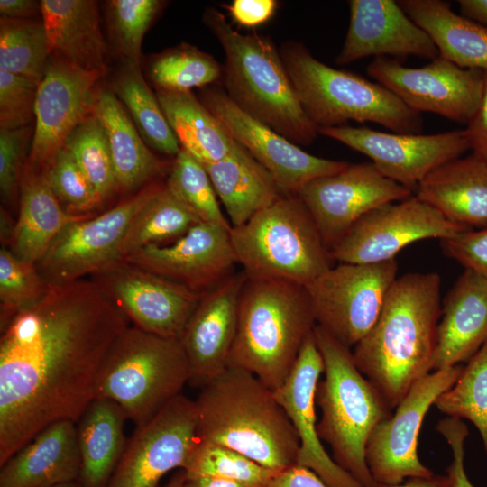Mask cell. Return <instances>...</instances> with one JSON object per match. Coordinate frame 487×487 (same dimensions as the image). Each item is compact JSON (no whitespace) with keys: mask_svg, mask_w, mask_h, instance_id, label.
<instances>
[{"mask_svg":"<svg viewBox=\"0 0 487 487\" xmlns=\"http://www.w3.org/2000/svg\"><path fill=\"white\" fill-rule=\"evenodd\" d=\"M127 317L91 281L50 286L0 338V465L50 425L78 422Z\"/></svg>","mask_w":487,"mask_h":487,"instance_id":"obj_1","label":"cell"},{"mask_svg":"<svg viewBox=\"0 0 487 487\" xmlns=\"http://www.w3.org/2000/svg\"><path fill=\"white\" fill-rule=\"evenodd\" d=\"M441 310L437 272L397 277L375 324L353 347L358 370L391 410L433 371Z\"/></svg>","mask_w":487,"mask_h":487,"instance_id":"obj_2","label":"cell"},{"mask_svg":"<svg viewBox=\"0 0 487 487\" xmlns=\"http://www.w3.org/2000/svg\"><path fill=\"white\" fill-rule=\"evenodd\" d=\"M199 443L222 446L281 471L297 464L299 440L274 392L254 374L227 366L195 400Z\"/></svg>","mask_w":487,"mask_h":487,"instance_id":"obj_3","label":"cell"},{"mask_svg":"<svg viewBox=\"0 0 487 487\" xmlns=\"http://www.w3.org/2000/svg\"><path fill=\"white\" fill-rule=\"evenodd\" d=\"M203 21L224 50V86L231 101L291 142L312 143L318 129L305 113L273 41L240 33L216 9H207Z\"/></svg>","mask_w":487,"mask_h":487,"instance_id":"obj_4","label":"cell"},{"mask_svg":"<svg viewBox=\"0 0 487 487\" xmlns=\"http://www.w3.org/2000/svg\"><path fill=\"white\" fill-rule=\"evenodd\" d=\"M316 325L305 286L247 276L228 366L252 372L274 391L289 376Z\"/></svg>","mask_w":487,"mask_h":487,"instance_id":"obj_5","label":"cell"},{"mask_svg":"<svg viewBox=\"0 0 487 487\" xmlns=\"http://www.w3.org/2000/svg\"><path fill=\"white\" fill-rule=\"evenodd\" d=\"M314 336L324 363V378L316 391L321 410L318 436L330 446L335 462L363 487H379L366 463V445L392 410L358 370L350 347L317 325Z\"/></svg>","mask_w":487,"mask_h":487,"instance_id":"obj_6","label":"cell"},{"mask_svg":"<svg viewBox=\"0 0 487 487\" xmlns=\"http://www.w3.org/2000/svg\"><path fill=\"white\" fill-rule=\"evenodd\" d=\"M280 53L294 91L317 129L351 120L376 123L393 133H421V115L381 84L327 66L299 42L283 44Z\"/></svg>","mask_w":487,"mask_h":487,"instance_id":"obj_7","label":"cell"},{"mask_svg":"<svg viewBox=\"0 0 487 487\" xmlns=\"http://www.w3.org/2000/svg\"><path fill=\"white\" fill-rule=\"evenodd\" d=\"M238 264L249 278L308 284L333 259L310 213L296 195H282L230 230Z\"/></svg>","mask_w":487,"mask_h":487,"instance_id":"obj_8","label":"cell"},{"mask_svg":"<svg viewBox=\"0 0 487 487\" xmlns=\"http://www.w3.org/2000/svg\"><path fill=\"white\" fill-rule=\"evenodd\" d=\"M189 379L180 339L128 326L101 366L94 399L117 403L141 427L179 395Z\"/></svg>","mask_w":487,"mask_h":487,"instance_id":"obj_9","label":"cell"},{"mask_svg":"<svg viewBox=\"0 0 487 487\" xmlns=\"http://www.w3.org/2000/svg\"><path fill=\"white\" fill-rule=\"evenodd\" d=\"M397 271L396 259L332 266L305 285L316 324L352 349L375 324Z\"/></svg>","mask_w":487,"mask_h":487,"instance_id":"obj_10","label":"cell"},{"mask_svg":"<svg viewBox=\"0 0 487 487\" xmlns=\"http://www.w3.org/2000/svg\"><path fill=\"white\" fill-rule=\"evenodd\" d=\"M158 185L153 181L103 214L66 225L35 264L47 283L74 282L121 261L129 225Z\"/></svg>","mask_w":487,"mask_h":487,"instance_id":"obj_11","label":"cell"},{"mask_svg":"<svg viewBox=\"0 0 487 487\" xmlns=\"http://www.w3.org/2000/svg\"><path fill=\"white\" fill-rule=\"evenodd\" d=\"M464 365L436 370L418 381L394 409L395 412L372 430L365 459L378 485H395L409 478L434 473L418 457V436L436 400L458 379Z\"/></svg>","mask_w":487,"mask_h":487,"instance_id":"obj_12","label":"cell"},{"mask_svg":"<svg viewBox=\"0 0 487 487\" xmlns=\"http://www.w3.org/2000/svg\"><path fill=\"white\" fill-rule=\"evenodd\" d=\"M366 72L414 111L434 113L466 125L477 113L484 91L485 70L460 68L439 55L420 68L379 57Z\"/></svg>","mask_w":487,"mask_h":487,"instance_id":"obj_13","label":"cell"},{"mask_svg":"<svg viewBox=\"0 0 487 487\" xmlns=\"http://www.w3.org/2000/svg\"><path fill=\"white\" fill-rule=\"evenodd\" d=\"M472 228L454 223L416 195L382 205L359 218L331 249L333 261L375 263L395 259L407 245L454 237Z\"/></svg>","mask_w":487,"mask_h":487,"instance_id":"obj_14","label":"cell"},{"mask_svg":"<svg viewBox=\"0 0 487 487\" xmlns=\"http://www.w3.org/2000/svg\"><path fill=\"white\" fill-rule=\"evenodd\" d=\"M296 196L303 202L331 249L368 212L413 196L412 190L385 177L371 162L348 164L332 175L303 185Z\"/></svg>","mask_w":487,"mask_h":487,"instance_id":"obj_15","label":"cell"},{"mask_svg":"<svg viewBox=\"0 0 487 487\" xmlns=\"http://www.w3.org/2000/svg\"><path fill=\"white\" fill-rule=\"evenodd\" d=\"M104 74L51 55L37 90L34 127L24 167L45 171L71 132L94 115Z\"/></svg>","mask_w":487,"mask_h":487,"instance_id":"obj_16","label":"cell"},{"mask_svg":"<svg viewBox=\"0 0 487 487\" xmlns=\"http://www.w3.org/2000/svg\"><path fill=\"white\" fill-rule=\"evenodd\" d=\"M90 280L135 326L169 338L180 339L201 295L126 261L101 270Z\"/></svg>","mask_w":487,"mask_h":487,"instance_id":"obj_17","label":"cell"},{"mask_svg":"<svg viewBox=\"0 0 487 487\" xmlns=\"http://www.w3.org/2000/svg\"><path fill=\"white\" fill-rule=\"evenodd\" d=\"M195 400L182 393L137 427L107 487H158L175 468L182 469L198 444Z\"/></svg>","mask_w":487,"mask_h":487,"instance_id":"obj_18","label":"cell"},{"mask_svg":"<svg viewBox=\"0 0 487 487\" xmlns=\"http://www.w3.org/2000/svg\"><path fill=\"white\" fill-rule=\"evenodd\" d=\"M200 101L229 134L271 175L282 195H296L306 183L345 169V161L329 160L303 151L269 126L239 109L225 90L204 89Z\"/></svg>","mask_w":487,"mask_h":487,"instance_id":"obj_19","label":"cell"},{"mask_svg":"<svg viewBox=\"0 0 487 487\" xmlns=\"http://www.w3.org/2000/svg\"><path fill=\"white\" fill-rule=\"evenodd\" d=\"M318 133L368 156L381 174L412 191L430 171L470 150L464 129L421 134L344 124Z\"/></svg>","mask_w":487,"mask_h":487,"instance_id":"obj_20","label":"cell"},{"mask_svg":"<svg viewBox=\"0 0 487 487\" xmlns=\"http://www.w3.org/2000/svg\"><path fill=\"white\" fill-rule=\"evenodd\" d=\"M230 230L200 222L171 244L143 247L122 261L201 294L235 271L238 262Z\"/></svg>","mask_w":487,"mask_h":487,"instance_id":"obj_21","label":"cell"},{"mask_svg":"<svg viewBox=\"0 0 487 487\" xmlns=\"http://www.w3.org/2000/svg\"><path fill=\"white\" fill-rule=\"evenodd\" d=\"M247 280L242 269L201 293L180 342L189 365V381L204 386L229 364L240 295Z\"/></svg>","mask_w":487,"mask_h":487,"instance_id":"obj_22","label":"cell"},{"mask_svg":"<svg viewBox=\"0 0 487 487\" xmlns=\"http://www.w3.org/2000/svg\"><path fill=\"white\" fill-rule=\"evenodd\" d=\"M324 363L314 330L304 341L296 363L274 395L299 440L297 464L313 471L329 487H363L326 451L317 431L316 391Z\"/></svg>","mask_w":487,"mask_h":487,"instance_id":"obj_23","label":"cell"},{"mask_svg":"<svg viewBox=\"0 0 487 487\" xmlns=\"http://www.w3.org/2000/svg\"><path fill=\"white\" fill-rule=\"evenodd\" d=\"M348 5L350 22L336 64L345 65L370 56L434 60L439 55L428 34L398 1L351 0Z\"/></svg>","mask_w":487,"mask_h":487,"instance_id":"obj_24","label":"cell"},{"mask_svg":"<svg viewBox=\"0 0 487 487\" xmlns=\"http://www.w3.org/2000/svg\"><path fill=\"white\" fill-rule=\"evenodd\" d=\"M487 342V279L465 269L442 303L433 371L468 362Z\"/></svg>","mask_w":487,"mask_h":487,"instance_id":"obj_25","label":"cell"},{"mask_svg":"<svg viewBox=\"0 0 487 487\" xmlns=\"http://www.w3.org/2000/svg\"><path fill=\"white\" fill-rule=\"evenodd\" d=\"M81 460L76 423L55 422L1 466L0 487H52L78 482Z\"/></svg>","mask_w":487,"mask_h":487,"instance_id":"obj_26","label":"cell"},{"mask_svg":"<svg viewBox=\"0 0 487 487\" xmlns=\"http://www.w3.org/2000/svg\"><path fill=\"white\" fill-rule=\"evenodd\" d=\"M416 196L454 223L487 227V162L473 153L449 161L421 179Z\"/></svg>","mask_w":487,"mask_h":487,"instance_id":"obj_27","label":"cell"},{"mask_svg":"<svg viewBox=\"0 0 487 487\" xmlns=\"http://www.w3.org/2000/svg\"><path fill=\"white\" fill-rule=\"evenodd\" d=\"M50 55L88 71L106 73V44L94 0H41Z\"/></svg>","mask_w":487,"mask_h":487,"instance_id":"obj_28","label":"cell"},{"mask_svg":"<svg viewBox=\"0 0 487 487\" xmlns=\"http://www.w3.org/2000/svg\"><path fill=\"white\" fill-rule=\"evenodd\" d=\"M18 218L8 244L19 259L36 264L69 224L92 215L67 212L51 191L45 171L23 169Z\"/></svg>","mask_w":487,"mask_h":487,"instance_id":"obj_29","label":"cell"},{"mask_svg":"<svg viewBox=\"0 0 487 487\" xmlns=\"http://www.w3.org/2000/svg\"><path fill=\"white\" fill-rule=\"evenodd\" d=\"M94 115L107 138L118 189L142 188L169 173L171 163L161 161L151 152L112 90L99 89Z\"/></svg>","mask_w":487,"mask_h":487,"instance_id":"obj_30","label":"cell"},{"mask_svg":"<svg viewBox=\"0 0 487 487\" xmlns=\"http://www.w3.org/2000/svg\"><path fill=\"white\" fill-rule=\"evenodd\" d=\"M203 165L232 227L244 225L282 196L268 170L237 142L225 158Z\"/></svg>","mask_w":487,"mask_h":487,"instance_id":"obj_31","label":"cell"},{"mask_svg":"<svg viewBox=\"0 0 487 487\" xmlns=\"http://www.w3.org/2000/svg\"><path fill=\"white\" fill-rule=\"evenodd\" d=\"M431 38L439 56L464 69L487 70V26L459 15L443 0H399Z\"/></svg>","mask_w":487,"mask_h":487,"instance_id":"obj_32","label":"cell"},{"mask_svg":"<svg viewBox=\"0 0 487 487\" xmlns=\"http://www.w3.org/2000/svg\"><path fill=\"white\" fill-rule=\"evenodd\" d=\"M127 418L117 403L106 399H94L85 409L76 423L80 487H107L126 446Z\"/></svg>","mask_w":487,"mask_h":487,"instance_id":"obj_33","label":"cell"},{"mask_svg":"<svg viewBox=\"0 0 487 487\" xmlns=\"http://www.w3.org/2000/svg\"><path fill=\"white\" fill-rule=\"evenodd\" d=\"M163 114L181 149L201 163L225 158L236 141L191 91L157 90Z\"/></svg>","mask_w":487,"mask_h":487,"instance_id":"obj_34","label":"cell"},{"mask_svg":"<svg viewBox=\"0 0 487 487\" xmlns=\"http://www.w3.org/2000/svg\"><path fill=\"white\" fill-rule=\"evenodd\" d=\"M112 91L123 104L147 145L175 158L180 144L170 126L156 95L141 72V66L124 62L115 73Z\"/></svg>","mask_w":487,"mask_h":487,"instance_id":"obj_35","label":"cell"},{"mask_svg":"<svg viewBox=\"0 0 487 487\" xmlns=\"http://www.w3.org/2000/svg\"><path fill=\"white\" fill-rule=\"evenodd\" d=\"M198 223L199 219L171 193L166 183H159L129 225L121 261L143 247L171 244Z\"/></svg>","mask_w":487,"mask_h":487,"instance_id":"obj_36","label":"cell"},{"mask_svg":"<svg viewBox=\"0 0 487 487\" xmlns=\"http://www.w3.org/2000/svg\"><path fill=\"white\" fill-rule=\"evenodd\" d=\"M50 56L42 20L0 18V70L40 83Z\"/></svg>","mask_w":487,"mask_h":487,"instance_id":"obj_37","label":"cell"},{"mask_svg":"<svg viewBox=\"0 0 487 487\" xmlns=\"http://www.w3.org/2000/svg\"><path fill=\"white\" fill-rule=\"evenodd\" d=\"M223 69L211 55L195 46L181 43L155 55L149 76L157 90L191 91L221 78Z\"/></svg>","mask_w":487,"mask_h":487,"instance_id":"obj_38","label":"cell"},{"mask_svg":"<svg viewBox=\"0 0 487 487\" xmlns=\"http://www.w3.org/2000/svg\"><path fill=\"white\" fill-rule=\"evenodd\" d=\"M434 405L449 418L471 421L480 433L487 457V342Z\"/></svg>","mask_w":487,"mask_h":487,"instance_id":"obj_39","label":"cell"},{"mask_svg":"<svg viewBox=\"0 0 487 487\" xmlns=\"http://www.w3.org/2000/svg\"><path fill=\"white\" fill-rule=\"evenodd\" d=\"M165 183L200 222L232 228L221 210L205 166L184 149L173 159Z\"/></svg>","mask_w":487,"mask_h":487,"instance_id":"obj_40","label":"cell"},{"mask_svg":"<svg viewBox=\"0 0 487 487\" xmlns=\"http://www.w3.org/2000/svg\"><path fill=\"white\" fill-rule=\"evenodd\" d=\"M63 147L71 154L103 200L118 190L107 138L94 115L71 132Z\"/></svg>","mask_w":487,"mask_h":487,"instance_id":"obj_41","label":"cell"},{"mask_svg":"<svg viewBox=\"0 0 487 487\" xmlns=\"http://www.w3.org/2000/svg\"><path fill=\"white\" fill-rule=\"evenodd\" d=\"M182 470L187 478L217 477L253 487L262 486L280 472L266 468L233 449L199 442Z\"/></svg>","mask_w":487,"mask_h":487,"instance_id":"obj_42","label":"cell"},{"mask_svg":"<svg viewBox=\"0 0 487 487\" xmlns=\"http://www.w3.org/2000/svg\"><path fill=\"white\" fill-rule=\"evenodd\" d=\"M50 285L35 264L16 257L8 248L0 250V322L4 327L17 313L39 301Z\"/></svg>","mask_w":487,"mask_h":487,"instance_id":"obj_43","label":"cell"},{"mask_svg":"<svg viewBox=\"0 0 487 487\" xmlns=\"http://www.w3.org/2000/svg\"><path fill=\"white\" fill-rule=\"evenodd\" d=\"M163 4L159 0H111L106 3L111 34L124 62L141 66L143 36Z\"/></svg>","mask_w":487,"mask_h":487,"instance_id":"obj_44","label":"cell"},{"mask_svg":"<svg viewBox=\"0 0 487 487\" xmlns=\"http://www.w3.org/2000/svg\"><path fill=\"white\" fill-rule=\"evenodd\" d=\"M45 175L51 191L67 212L88 215L102 206V197L65 147L57 152Z\"/></svg>","mask_w":487,"mask_h":487,"instance_id":"obj_45","label":"cell"},{"mask_svg":"<svg viewBox=\"0 0 487 487\" xmlns=\"http://www.w3.org/2000/svg\"><path fill=\"white\" fill-rule=\"evenodd\" d=\"M39 84L26 77L0 70V129L29 126L34 117Z\"/></svg>","mask_w":487,"mask_h":487,"instance_id":"obj_46","label":"cell"},{"mask_svg":"<svg viewBox=\"0 0 487 487\" xmlns=\"http://www.w3.org/2000/svg\"><path fill=\"white\" fill-rule=\"evenodd\" d=\"M33 133L30 126L14 130L0 129V189L8 205L19 202L20 183L27 155L25 152Z\"/></svg>","mask_w":487,"mask_h":487,"instance_id":"obj_47","label":"cell"},{"mask_svg":"<svg viewBox=\"0 0 487 487\" xmlns=\"http://www.w3.org/2000/svg\"><path fill=\"white\" fill-rule=\"evenodd\" d=\"M441 246L447 256L487 279V227L441 240Z\"/></svg>","mask_w":487,"mask_h":487,"instance_id":"obj_48","label":"cell"},{"mask_svg":"<svg viewBox=\"0 0 487 487\" xmlns=\"http://www.w3.org/2000/svg\"><path fill=\"white\" fill-rule=\"evenodd\" d=\"M436 430L446 440L452 450V462L447 467L453 487H474L464 469V441L469 435L467 426L459 418H445L436 425Z\"/></svg>","mask_w":487,"mask_h":487,"instance_id":"obj_49","label":"cell"},{"mask_svg":"<svg viewBox=\"0 0 487 487\" xmlns=\"http://www.w3.org/2000/svg\"><path fill=\"white\" fill-rule=\"evenodd\" d=\"M274 0H234L228 9L237 23L253 27L267 22L274 14Z\"/></svg>","mask_w":487,"mask_h":487,"instance_id":"obj_50","label":"cell"},{"mask_svg":"<svg viewBox=\"0 0 487 487\" xmlns=\"http://www.w3.org/2000/svg\"><path fill=\"white\" fill-rule=\"evenodd\" d=\"M473 153L487 162V70L480 107L464 129Z\"/></svg>","mask_w":487,"mask_h":487,"instance_id":"obj_51","label":"cell"},{"mask_svg":"<svg viewBox=\"0 0 487 487\" xmlns=\"http://www.w3.org/2000/svg\"><path fill=\"white\" fill-rule=\"evenodd\" d=\"M261 487H329L313 471L298 464L278 472Z\"/></svg>","mask_w":487,"mask_h":487,"instance_id":"obj_52","label":"cell"},{"mask_svg":"<svg viewBox=\"0 0 487 487\" xmlns=\"http://www.w3.org/2000/svg\"><path fill=\"white\" fill-rule=\"evenodd\" d=\"M1 17L11 19H30L41 14V1L34 0H1Z\"/></svg>","mask_w":487,"mask_h":487,"instance_id":"obj_53","label":"cell"},{"mask_svg":"<svg viewBox=\"0 0 487 487\" xmlns=\"http://www.w3.org/2000/svg\"><path fill=\"white\" fill-rule=\"evenodd\" d=\"M463 16L487 26V0L457 1Z\"/></svg>","mask_w":487,"mask_h":487,"instance_id":"obj_54","label":"cell"},{"mask_svg":"<svg viewBox=\"0 0 487 487\" xmlns=\"http://www.w3.org/2000/svg\"><path fill=\"white\" fill-rule=\"evenodd\" d=\"M379 487H453V484L447 474H433L430 477L409 478L399 484L379 485Z\"/></svg>","mask_w":487,"mask_h":487,"instance_id":"obj_55","label":"cell"},{"mask_svg":"<svg viewBox=\"0 0 487 487\" xmlns=\"http://www.w3.org/2000/svg\"><path fill=\"white\" fill-rule=\"evenodd\" d=\"M186 477V476H185ZM185 487H253L240 482L209 476L185 479Z\"/></svg>","mask_w":487,"mask_h":487,"instance_id":"obj_56","label":"cell"},{"mask_svg":"<svg viewBox=\"0 0 487 487\" xmlns=\"http://www.w3.org/2000/svg\"><path fill=\"white\" fill-rule=\"evenodd\" d=\"M185 473L182 469L174 473L164 487H185Z\"/></svg>","mask_w":487,"mask_h":487,"instance_id":"obj_57","label":"cell"},{"mask_svg":"<svg viewBox=\"0 0 487 487\" xmlns=\"http://www.w3.org/2000/svg\"><path fill=\"white\" fill-rule=\"evenodd\" d=\"M76 482L62 483L52 487H75Z\"/></svg>","mask_w":487,"mask_h":487,"instance_id":"obj_58","label":"cell"},{"mask_svg":"<svg viewBox=\"0 0 487 487\" xmlns=\"http://www.w3.org/2000/svg\"><path fill=\"white\" fill-rule=\"evenodd\" d=\"M75 487H80V485L78 482H76Z\"/></svg>","mask_w":487,"mask_h":487,"instance_id":"obj_59","label":"cell"}]
</instances>
